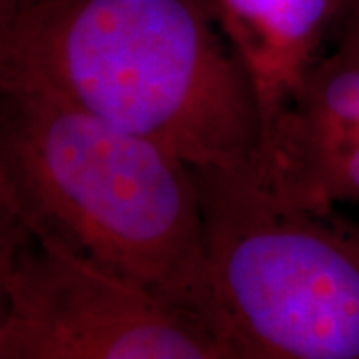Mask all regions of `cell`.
Wrapping results in <instances>:
<instances>
[{
	"label": "cell",
	"mask_w": 359,
	"mask_h": 359,
	"mask_svg": "<svg viewBox=\"0 0 359 359\" xmlns=\"http://www.w3.org/2000/svg\"><path fill=\"white\" fill-rule=\"evenodd\" d=\"M214 2L222 30L252 82L264 136L325 48L346 0Z\"/></svg>",
	"instance_id": "cell-6"
},
{
	"label": "cell",
	"mask_w": 359,
	"mask_h": 359,
	"mask_svg": "<svg viewBox=\"0 0 359 359\" xmlns=\"http://www.w3.org/2000/svg\"><path fill=\"white\" fill-rule=\"evenodd\" d=\"M42 0H0V34Z\"/></svg>",
	"instance_id": "cell-8"
},
{
	"label": "cell",
	"mask_w": 359,
	"mask_h": 359,
	"mask_svg": "<svg viewBox=\"0 0 359 359\" xmlns=\"http://www.w3.org/2000/svg\"><path fill=\"white\" fill-rule=\"evenodd\" d=\"M28 240L30 233L0 188V332L8 316L14 269Z\"/></svg>",
	"instance_id": "cell-7"
},
{
	"label": "cell",
	"mask_w": 359,
	"mask_h": 359,
	"mask_svg": "<svg viewBox=\"0 0 359 359\" xmlns=\"http://www.w3.org/2000/svg\"><path fill=\"white\" fill-rule=\"evenodd\" d=\"M16 80L194 170L252 160L262 118L214 0H42L0 34Z\"/></svg>",
	"instance_id": "cell-1"
},
{
	"label": "cell",
	"mask_w": 359,
	"mask_h": 359,
	"mask_svg": "<svg viewBox=\"0 0 359 359\" xmlns=\"http://www.w3.org/2000/svg\"><path fill=\"white\" fill-rule=\"evenodd\" d=\"M250 162L285 204L359 205V0H346L325 48Z\"/></svg>",
	"instance_id": "cell-5"
},
{
	"label": "cell",
	"mask_w": 359,
	"mask_h": 359,
	"mask_svg": "<svg viewBox=\"0 0 359 359\" xmlns=\"http://www.w3.org/2000/svg\"><path fill=\"white\" fill-rule=\"evenodd\" d=\"M196 172L208 321L230 359H359V222L278 200L250 160Z\"/></svg>",
	"instance_id": "cell-3"
},
{
	"label": "cell",
	"mask_w": 359,
	"mask_h": 359,
	"mask_svg": "<svg viewBox=\"0 0 359 359\" xmlns=\"http://www.w3.org/2000/svg\"><path fill=\"white\" fill-rule=\"evenodd\" d=\"M0 359H230L212 325L140 280L32 238L11 283Z\"/></svg>",
	"instance_id": "cell-4"
},
{
	"label": "cell",
	"mask_w": 359,
	"mask_h": 359,
	"mask_svg": "<svg viewBox=\"0 0 359 359\" xmlns=\"http://www.w3.org/2000/svg\"><path fill=\"white\" fill-rule=\"evenodd\" d=\"M0 188L32 238L132 276L208 321L200 178L170 150L0 78Z\"/></svg>",
	"instance_id": "cell-2"
}]
</instances>
